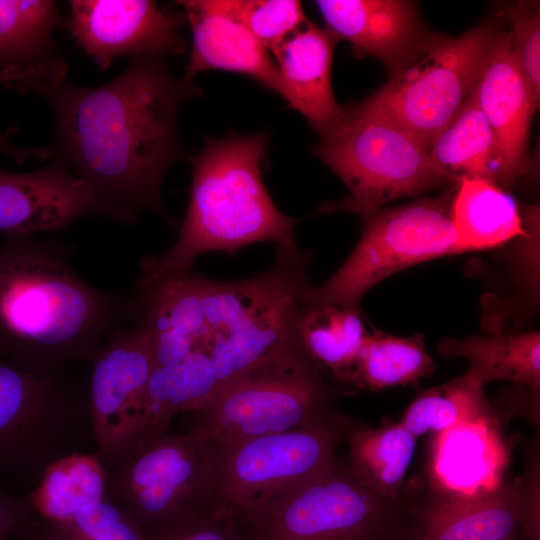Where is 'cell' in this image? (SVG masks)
I'll use <instances>...</instances> for the list:
<instances>
[{"label": "cell", "instance_id": "obj_18", "mask_svg": "<svg viewBox=\"0 0 540 540\" xmlns=\"http://www.w3.org/2000/svg\"><path fill=\"white\" fill-rule=\"evenodd\" d=\"M520 479L472 495L425 496L415 540H517Z\"/></svg>", "mask_w": 540, "mask_h": 540}, {"label": "cell", "instance_id": "obj_12", "mask_svg": "<svg viewBox=\"0 0 540 540\" xmlns=\"http://www.w3.org/2000/svg\"><path fill=\"white\" fill-rule=\"evenodd\" d=\"M88 408L97 454L106 469L134 445L143 392L154 369L145 329H115L91 360Z\"/></svg>", "mask_w": 540, "mask_h": 540}, {"label": "cell", "instance_id": "obj_28", "mask_svg": "<svg viewBox=\"0 0 540 540\" xmlns=\"http://www.w3.org/2000/svg\"><path fill=\"white\" fill-rule=\"evenodd\" d=\"M428 152L448 181L481 178L497 184L493 135L473 90Z\"/></svg>", "mask_w": 540, "mask_h": 540}, {"label": "cell", "instance_id": "obj_5", "mask_svg": "<svg viewBox=\"0 0 540 540\" xmlns=\"http://www.w3.org/2000/svg\"><path fill=\"white\" fill-rule=\"evenodd\" d=\"M106 470L105 498L127 510L152 540L227 512L219 452L192 430L139 441Z\"/></svg>", "mask_w": 540, "mask_h": 540}, {"label": "cell", "instance_id": "obj_22", "mask_svg": "<svg viewBox=\"0 0 540 540\" xmlns=\"http://www.w3.org/2000/svg\"><path fill=\"white\" fill-rule=\"evenodd\" d=\"M446 357H462L470 366L465 373L481 386L496 380L511 381L540 391V333L446 338L438 346Z\"/></svg>", "mask_w": 540, "mask_h": 540}, {"label": "cell", "instance_id": "obj_40", "mask_svg": "<svg viewBox=\"0 0 540 540\" xmlns=\"http://www.w3.org/2000/svg\"><path fill=\"white\" fill-rule=\"evenodd\" d=\"M17 537H18V536H17ZM17 537H16V538H15L14 540H16V539H17Z\"/></svg>", "mask_w": 540, "mask_h": 540}, {"label": "cell", "instance_id": "obj_35", "mask_svg": "<svg viewBox=\"0 0 540 540\" xmlns=\"http://www.w3.org/2000/svg\"><path fill=\"white\" fill-rule=\"evenodd\" d=\"M32 507L26 498L0 492V540H14L32 522Z\"/></svg>", "mask_w": 540, "mask_h": 540}, {"label": "cell", "instance_id": "obj_29", "mask_svg": "<svg viewBox=\"0 0 540 540\" xmlns=\"http://www.w3.org/2000/svg\"><path fill=\"white\" fill-rule=\"evenodd\" d=\"M496 413L484 395L483 386L464 374L422 392L409 405L400 423L417 438L464 424L497 423Z\"/></svg>", "mask_w": 540, "mask_h": 540}, {"label": "cell", "instance_id": "obj_9", "mask_svg": "<svg viewBox=\"0 0 540 540\" xmlns=\"http://www.w3.org/2000/svg\"><path fill=\"white\" fill-rule=\"evenodd\" d=\"M452 192L381 208L364 218L355 249L324 284L310 285L302 310L323 306L359 308L363 296L390 275L421 262L462 253L450 217Z\"/></svg>", "mask_w": 540, "mask_h": 540}, {"label": "cell", "instance_id": "obj_21", "mask_svg": "<svg viewBox=\"0 0 540 540\" xmlns=\"http://www.w3.org/2000/svg\"><path fill=\"white\" fill-rule=\"evenodd\" d=\"M450 217L462 253L501 247L525 232L515 199L487 179L457 181Z\"/></svg>", "mask_w": 540, "mask_h": 540}, {"label": "cell", "instance_id": "obj_19", "mask_svg": "<svg viewBox=\"0 0 540 540\" xmlns=\"http://www.w3.org/2000/svg\"><path fill=\"white\" fill-rule=\"evenodd\" d=\"M338 39L307 21L272 54L288 91L287 103L321 135L342 117L333 94L331 64Z\"/></svg>", "mask_w": 540, "mask_h": 540}, {"label": "cell", "instance_id": "obj_33", "mask_svg": "<svg viewBox=\"0 0 540 540\" xmlns=\"http://www.w3.org/2000/svg\"><path fill=\"white\" fill-rule=\"evenodd\" d=\"M522 214L525 232L513 240L511 261L518 286L535 306L539 297V210L532 206Z\"/></svg>", "mask_w": 540, "mask_h": 540}, {"label": "cell", "instance_id": "obj_23", "mask_svg": "<svg viewBox=\"0 0 540 540\" xmlns=\"http://www.w3.org/2000/svg\"><path fill=\"white\" fill-rule=\"evenodd\" d=\"M107 470L98 454L74 452L50 463L28 494L33 512L56 525L105 499Z\"/></svg>", "mask_w": 540, "mask_h": 540}, {"label": "cell", "instance_id": "obj_32", "mask_svg": "<svg viewBox=\"0 0 540 540\" xmlns=\"http://www.w3.org/2000/svg\"><path fill=\"white\" fill-rule=\"evenodd\" d=\"M511 24V43L518 65L537 102L540 101L539 6L519 2L505 10Z\"/></svg>", "mask_w": 540, "mask_h": 540}, {"label": "cell", "instance_id": "obj_1", "mask_svg": "<svg viewBox=\"0 0 540 540\" xmlns=\"http://www.w3.org/2000/svg\"><path fill=\"white\" fill-rule=\"evenodd\" d=\"M166 58L131 57L119 75L99 87L77 86L66 78L12 87L48 103L55 119L50 158L87 185L96 213L116 222H134L141 212L153 211L173 225L162 184L182 155L179 109L201 91L173 76Z\"/></svg>", "mask_w": 540, "mask_h": 540}, {"label": "cell", "instance_id": "obj_39", "mask_svg": "<svg viewBox=\"0 0 540 540\" xmlns=\"http://www.w3.org/2000/svg\"><path fill=\"white\" fill-rule=\"evenodd\" d=\"M416 533H417V529H415L414 531H412V532H410L408 534L401 535V536H398V537L389 538V539H385V540H415Z\"/></svg>", "mask_w": 540, "mask_h": 540}, {"label": "cell", "instance_id": "obj_3", "mask_svg": "<svg viewBox=\"0 0 540 540\" xmlns=\"http://www.w3.org/2000/svg\"><path fill=\"white\" fill-rule=\"evenodd\" d=\"M266 133L229 134L206 141L188 161L192 184L185 218L174 244L141 261L139 284L185 275L203 253L233 252L259 241L297 247V221L283 214L261 175Z\"/></svg>", "mask_w": 540, "mask_h": 540}, {"label": "cell", "instance_id": "obj_6", "mask_svg": "<svg viewBox=\"0 0 540 540\" xmlns=\"http://www.w3.org/2000/svg\"><path fill=\"white\" fill-rule=\"evenodd\" d=\"M337 396L296 337L193 412L190 430L222 450L322 421L337 413Z\"/></svg>", "mask_w": 540, "mask_h": 540}, {"label": "cell", "instance_id": "obj_34", "mask_svg": "<svg viewBox=\"0 0 540 540\" xmlns=\"http://www.w3.org/2000/svg\"><path fill=\"white\" fill-rule=\"evenodd\" d=\"M520 479L519 529L523 540H540V463L532 452Z\"/></svg>", "mask_w": 540, "mask_h": 540}, {"label": "cell", "instance_id": "obj_4", "mask_svg": "<svg viewBox=\"0 0 540 540\" xmlns=\"http://www.w3.org/2000/svg\"><path fill=\"white\" fill-rule=\"evenodd\" d=\"M423 495L401 499L376 494L348 463L233 512L241 540H385L418 526Z\"/></svg>", "mask_w": 540, "mask_h": 540}, {"label": "cell", "instance_id": "obj_11", "mask_svg": "<svg viewBox=\"0 0 540 540\" xmlns=\"http://www.w3.org/2000/svg\"><path fill=\"white\" fill-rule=\"evenodd\" d=\"M358 426L335 413L307 426L217 449L225 510L233 512L326 474L337 463L336 448Z\"/></svg>", "mask_w": 540, "mask_h": 540}, {"label": "cell", "instance_id": "obj_7", "mask_svg": "<svg viewBox=\"0 0 540 540\" xmlns=\"http://www.w3.org/2000/svg\"><path fill=\"white\" fill-rule=\"evenodd\" d=\"M311 150L350 192L323 211L346 210L364 219L384 204L448 181L421 141L357 104L344 107L340 120Z\"/></svg>", "mask_w": 540, "mask_h": 540}, {"label": "cell", "instance_id": "obj_17", "mask_svg": "<svg viewBox=\"0 0 540 540\" xmlns=\"http://www.w3.org/2000/svg\"><path fill=\"white\" fill-rule=\"evenodd\" d=\"M94 213L87 185L60 164L26 173L0 169V232L5 237L62 231Z\"/></svg>", "mask_w": 540, "mask_h": 540}, {"label": "cell", "instance_id": "obj_20", "mask_svg": "<svg viewBox=\"0 0 540 540\" xmlns=\"http://www.w3.org/2000/svg\"><path fill=\"white\" fill-rule=\"evenodd\" d=\"M63 20L55 1L0 0V71L8 74L6 86L66 77L67 64L53 40Z\"/></svg>", "mask_w": 540, "mask_h": 540}, {"label": "cell", "instance_id": "obj_36", "mask_svg": "<svg viewBox=\"0 0 540 540\" xmlns=\"http://www.w3.org/2000/svg\"><path fill=\"white\" fill-rule=\"evenodd\" d=\"M157 540H241L233 516L223 512L208 520Z\"/></svg>", "mask_w": 540, "mask_h": 540}, {"label": "cell", "instance_id": "obj_16", "mask_svg": "<svg viewBox=\"0 0 540 540\" xmlns=\"http://www.w3.org/2000/svg\"><path fill=\"white\" fill-rule=\"evenodd\" d=\"M193 44L184 79L206 70H226L249 76L288 101V91L276 63L249 30L232 14L228 0H182Z\"/></svg>", "mask_w": 540, "mask_h": 540}, {"label": "cell", "instance_id": "obj_14", "mask_svg": "<svg viewBox=\"0 0 540 540\" xmlns=\"http://www.w3.org/2000/svg\"><path fill=\"white\" fill-rule=\"evenodd\" d=\"M473 91L493 135L497 184L511 186L530 168V125L539 102L518 65L509 32H495Z\"/></svg>", "mask_w": 540, "mask_h": 540}, {"label": "cell", "instance_id": "obj_15", "mask_svg": "<svg viewBox=\"0 0 540 540\" xmlns=\"http://www.w3.org/2000/svg\"><path fill=\"white\" fill-rule=\"evenodd\" d=\"M327 29L352 44L358 58L373 56L395 73L437 35L427 31L416 5L403 0L316 1Z\"/></svg>", "mask_w": 540, "mask_h": 540}, {"label": "cell", "instance_id": "obj_27", "mask_svg": "<svg viewBox=\"0 0 540 540\" xmlns=\"http://www.w3.org/2000/svg\"><path fill=\"white\" fill-rule=\"evenodd\" d=\"M435 367L422 334L399 337L374 330L365 337L345 383L374 392L394 386H415L430 376Z\"/></svg>", "mask_w": 540, "mask_h": 540}, {"label": "cell", "instance_id": "obj_25", "mask_svg": "<svg viewBox=\"0 0 540 540\" xmlns=\"http://www.w3.org/2000/svg\"><path fill=\"white\" fill-rule=\"evenodd\" d=\"M496 423L480 421L437 433L435 469L439 480L454 490L451 495L480 493L479 487H492L503 452L494 428Z\"/></svg>", "mask_w": 540, "mask_h": 540}, {"label": "cell", "instance_id": "obj_8", "mask_svg": "<svg viewBox=\"0 0 540 540\" xmlns=\"http://www.w3.org/2000/svg\"><path fill=\"white\" fill-rule=\"evenodd\" d=\"M90 419L63 371L38 373L0 359V492L38 484L45 468L76 452L73 435Z\"/></svg>", "mask_w": 540, "mask_h": 540}, {"label": "cell", "instance_id": "obj_26", "mask_svg": "<svg viewBox=\"0 0 540 540\" xmlns=\"http://www.w3.org/2000/svg\"><path fill=\"white\" fill-rule=\"evenodd\" d=\"M296 334L302 350L321 374L345 383L368 331L359 308L323 306L300 308Z\"/></svg>", "mask_w": 540, "mask_h": 540}, {"label": "cell", "instance_id": "obj_24", "mask_svg": "<svg viewBox=\"0 0 540 540\" xmlns=\"http://www.w3.org/2000/svg\"><path fill=\"white\" fill-rule=\"evenodd\" d=\"M416 439L400 422L377 428L359 425L347 439L349 467L358 480L389 499L407 497L405 476L414 456Z\"/></svg>", "mask_w": 540, "mask_h": 540}, {"label": "cell", "instance_id": "obj_37", "mask_svg": "<svg viewBox=\"0 0 540 540\" xmlns=\"http://www.w3.org/2000/svg\"><path fill=\"white\" fill-rule=\"evenodd\" d=\"M0 85H5L4 74L0 71ZM0 153L11 157L17 162H23L28 159L47 160L49 151L46 148H25L12 145L5 134H0Z\"/></svg>", "mask_w": 540, "mask_h": 540}, {"label": "cell", "instance_id": "obj_31", "mask_svg": "<svg viewBox=\"0 0 540 540\" xmlns=\"http://www.w3.org/2000/svg\"><path fill=\"white\" fill-rule=\"evenodd\" d=\"M57 526L69 540H152L127 510L107 498Z\"/></svg>", "mask_w": 540, "mask_h": 540}, {"label": "cell", "instance_id": "obj_38", "mask_svg": "<svg viewBox=\"0 0 540 540\" xmlns=\"http://www.w3.org/2000/svg\"><path fill=\"white\" fill-rule=\"evenodd\" d=\"M16 540H69L55 524L41 520H32Z\"/></svg>", "mask_w": 540, "mask_h": 540}, {"label": "cell", "instance_id": "obj_10", "mask_svg": "<svg viewBox=\"0 0 540 540\" xmlns=\"http://www.w3.org/2000/svg\"><path fill=\"white\" fill-rule=\"evenodd\" d=\"M495 32L482 24L456 38L436 36L417 58L357 105L429 149L471 94Z\"/></svg>", "mask_w": 540, "mask_h": 540}, {"label": "cell", "instance_id": "obj_13", "mask_svg": "<svg viewBox=\"0 0 540 540\" xmlns=\"http://www.w3.org/2000/svg\"><path fill=\"white\" fill-rule=\"evenodd\" d=\"M68 28L100 69L119 56L184 53V14L150 0H71Z\"/></svg>", "mask_w": 540, "mask_h": 540}, {"label": "cell", "instance_id": "obj_2", "mask_svg": "<svg viewBox=\"0 0 540 540\" xmlns=\"http://www.w3.org/2000/svg\"><path fill=\"white\" fill-rule=\"evenodd\" d=\"M136 302L98 289L51 240L8 236L0 246V359L29 371L90 361Z\"/></svg>", "mask_w": 540, "mask_h": 540}, {"label": "cell", "instance_id": "obj_30", "mask_svg": "<svg viewBox=\"0 0 540 540\" xmlns=\"http://www.w3.org/2000/svg\"><path fill=\"white\" fill-rule=\"evenodd\" d=\"M232 14L273 54L308 20L297 0H228Z\"/></svg>", "mask_w": 540, "mask_h": 540}]
</instances>
